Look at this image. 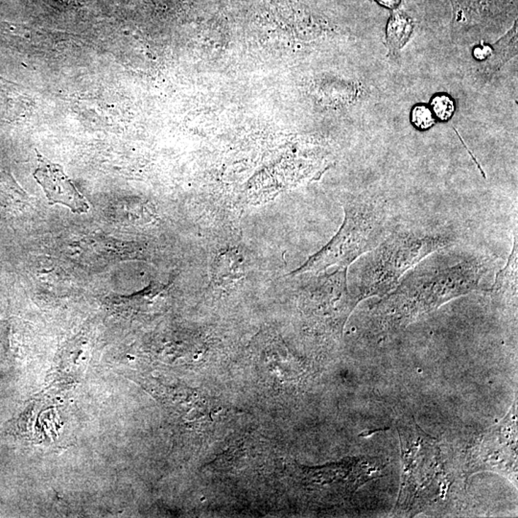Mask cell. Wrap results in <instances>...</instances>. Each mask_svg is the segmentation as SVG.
Instances as JSON below:
<instances>
[{
	"label": "cell",
	"instance_id": "6da1fadb",
	"mask_svg": "<svg viewBox=\"0 0 518 518\" xmlns=\"http://www.w3.org/2000/svg\"><path fill=\"white\" fill-rule=\"evenodd\" d=\"M492 260L479 253L430 254L401 278L371 311L376 333L408 327L453 299L490 291Z\"/></svg>",
	"mask_w": 518,
	"mask_h": 518
},
{
	"label": "cell",
	"instance_id": "7a4b0ae2",
	"mask_svg": "<svg viewBox=\"0 0 518 518\" xmlns=\"http://www.w3.org/2000/svg\"><path fill=\"white\" fill-rule=\"evenodd\" d=\"M457 235L449 229H402L400 225L376 248L355 263L349 287L359 303L383 297L409 270L430 254L451 248Z\"/></svg>",
	"mask_w": 518,
	"mask_h": 518
},
{
	"label": "cell",
	"instance_id": "3957f363",
	"mask_svg": "<svg viewBox=\"0 0 518 518\" xmlns=\"http://www.w3.org/2000/svg\"><path fill=\"white\" fill-rule=\"evenodd\" d=\"M343 225L334 237L303 263L292 276L349 269L363 254L376 248L398 226L390 203L376 198H355L343 203Z\"/></svg>",
	"mask_w": 518,
	"mask_h": 518
},
{
	"label": "cell",
	"instance_id": "277c9868",
	"mask_svg": "<svg viewBox=\"0 0 518 518\" xmlns=\"http://www.w3.org/2000/svg\"><path fill=\"white\" fill-rule=\"evenodd\" d=\"M402 481L394 514H417L444 498L449 488L438 439L427 435L414 420L398 427Z\"/></svg>",
	"mask_w": 518,
	"mask_h": 518
},
{
	"label": "cell",
	"instance_id": "5b68a950",
	"mask_svg": "<svg viewBox=\"0 0 518 518\" xmlns=\"http://www.w3.org/2000/svg\"><path fill=\"white\" fill-rule=\"evenodd\" d=\"M298 305L314 332L340 338L358 303L349 290L348 269L315 273L300 289Z\"/></svg>",
	"mask_w": 518,
	"mask_h": 518
},
{
	"label": "cell",
	"instance_id": "8992f818",
	"mask_svg": "<svg viewBox=\"0 0 518 518\" xmlns=\"http://www.w3.org/2000/svg\"><path fill=\"white\" fill-rule=\"evenodd\" d=\"M517 401L509 414L495 427L485 431L469 450L466 474L495 471L517 481Z\"/></svg>",
	"mask_w": 518,
	"mask_h": 518
},
{
	"label": "cell",
	"instance_id": "52a82bcc",
	"mask_svg": "<svg viewBox=\"0 0 518 518\" xmlns=\"http://www.w3.org/2000/svg\"><path fill=\"white\" fill-rule=\"evenodd\" d=\"M383 466L376 458H349L321 468H305L302 481L312 495L339 500L351 497L363 485L378 476Z\"/></svg>",
	"mask_w": 518,
	"mask_h": 518
},
{
	"label": "cell",
	"instance_id": "ba28073f",
	"mask_svg": "<svg viewBox=\"0 0 518 518\" xmlns=\"http://www.w3.org/2000/svg\"><path fill=\"white\" fill-rule=\"evenodd\" d=\"M37 168L34 178L42 186L50 205H64L74 213H86L88 201L76 188L75 184L60 164H54L37 151Z\"/></svg>",
	"mask_w": 518,
	"mask_h": 518
},
{
	"label": "cell",
	"instance_id": "9c48e42d",
	"mask_svg": "<svg viewBox=\"0 0 518 518\" xmlns=\"http://www.w3.org/2000/svg\"><path fill=\"white\" fill-rule=\"evenodd\" d=\"M245 261L237 249H227L214 257L211 265V278L216 286H235L245 276Z\"/></svg>",
	"mask_w": 518,
	"mask_h": 518
},
{
	"label": "cell",
	"instance_id": "30bf717a",
	"mask_svg": "<svg viewBox=\"0 0 518 518\" xmlns=\"http://www.w3.org/2000/svg\"><path fill=\"white\" fill-rule=\"evenodd\" d=\"M517 235L515 232L514 247L506 267L496 276L490 291L496 300L517 299Z\"/></svg>",
	"mask_w": 518,
	"mask_h": 518
},
{
	"label": "cell",
	"instance_id": "8fae6325",
	"mask_svg": "<svg viewBox=\"0 0 518 518\" xmlns=\"http://www.w3.org/2000/svg\"><path fill=\"white\" fill-rule=\"evenodd\" d=\"M414 23L411 18L402 12H395L390 16L387 26V43L390 50H400L410 39Z\"/></svg>",
	"mask_w": 518,
	"mask_h": 518
},
{
	"label": "cell",
	"instance_id": "7c38bea8",
	"mask_svg": "<svg viewBox=\"0 0 518 518\" xmlns=\"http://www.w3.org/2000/svg\"><path fill=\"white\" fill-rule=\"evenodd\" d=\"M434 115L441 121H447L455 113L454 100L447 94H437L431 100Z\"/></svg>",
	"mask_w": 518,
	"mask_h": 518
},
{
	"label": "cell",
	"instance_id": "4fadbf2b",
	"mask_svg": "<svg viewBox=\"0 0 518 518\" xmlns=\"http://www.w3.org/2000/svg\"><path fill=\"white\" fill-rule=\"evenodd\" d=\"M411 120L414 126L420 131H427L435 124V118H434L432 111L424 105H417L413 108Z\"/></svg>",
	"mask_w": 518,
	"mask_h": 518
},
{
	"label": "cell",
	"instance_id": "5bb4252c",
	"mask_svg": "<svg viewBox=\"0 0 518 518\" xmlns=\"http://www.w3.org/2000/svg\"><path fill=\"white\" fill-rule=\"evenodd\" d=\"M376 1L389 9H395L400 4L401 0H376Z\"/></svg>",
	"mask_w": 518,
	"mask_h": 518
}]
</instances>
